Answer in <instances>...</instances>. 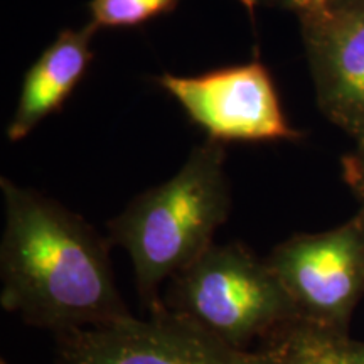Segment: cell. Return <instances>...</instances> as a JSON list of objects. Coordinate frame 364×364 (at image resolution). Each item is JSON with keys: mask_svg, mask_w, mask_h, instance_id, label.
I'll return each instance as SVG.
<instances>
[{"mask_svg": "<svg viewBox=\"0 0 364 364\" xmlns=\"http://www.w3.org/2000/svg\"><path fill=\"white\" fill-rule=\"evenodd\" d=\"M6 230L0 245V304L26 324L71 331L134 316L117 289L110 240L38 191L2 177Z\"/></svg>", "mask_w": 364, "mask_h": 364, "instance_id": "6da1fadb", "label": "cell"}, {"mask_svg": "<svg viewBox=\"0 0 364 364\" xmlns=\"http://www.w3.org/2000/svg\"><path fill=\"white\" fill-rule=\"evenodd\" d=\"M221 142L193 150L177 174L134 199L108 223V240L129 253L145 312L161 307L159 289L198 260L230 215L231 194Z\"/></svg>", "mask_w": 364, "mask_h": 364, "instance_id": "7a4b0ae2", "label": "cell"}, {"mask_svg": "<svg viewBox=\"0 0 364 364\" xmlns=\"http://www.w3.org/2000/svg\"><path fill=\"white\" fill-rule=\"evenodd\" d=\"M169 311L236 349H248L297 318L275 272L243 243H213L171 279Z\"/></svg>", "mask_w": 364, "mask_h": 364, "instance_id": "3957f363", "label": "cell"}, {"mask_svg": "<svg viewBox=\"0 0 364 364\" xmlns=\"http://www.w3.org/2000/svg\"><path fill=\"white\" fill-rule=\"evenodd\" d=\"M299 321L349 332L364 295V223L358 215L321 233L290 236L267 258Z\"/></svg>", "mask_w": 364, "mask_h": 364, "instance_id": "277c9868", "label": "cell"}, {"mask_svg": "<svg viewBox=\"0 0 364 364\" xmlns=\"http://www.w3.org/2000/svg\"><path fill=\"white\" fill-rule=\"evenodd\" d=\"M54 338L58 364H273L265 349H236L164 304L147 318L130 316Z\"/></svg>", "mask_w": 364, "mask_h": 364, "instance_id": "5b68a950", "label": "cell"}, {"mask_svg": "<svg viewBox=\"0 0 364 364\" xmlns=\"http://www.w3.org/2000/svg\"><path fill=\"white\" fill-rule=\"evenodd\" d=\"M157 83L211 140L267 142L300 136L287 122L270 73L258 59L198 76L162 75Z\"/></svg>", "mask_w": 364, "mask_h": 364, "instance_id": "8992f818", "label": "cell"}, {"mask_svg": "<svg viewBox=\"0 0 364 364\" xmlns=\"http://www.w3.org/2000/svg\"><path fill=\"white\" fill-rule=\"evenodd\" d=\"M302 39L326 118L364 140V0H316L299 12Z\"/></svg>", "mask_w": 364, "mask_h": 364, "instance_id": "52a82bcc", "label": "cell"}, {"mask_svg": "<svg viewBox=\"0 0 364 364\" xmlns=\"http://www.w3.org/2000/svg\"><path fill=\"white\" fill-rule=\"evenodd\" d=\"M98 27L90 22L81 29H66L54 39L27 71L19 103L7 127L11 142L24 140L44 118L63 107L83 80L93 59L91 41Z\"/></svg>", "mask_w": 364, "mask_h": 364, "instance_id": "ba28073f", "label": "cell"}, {"mask_svg": "<svg viewBox=\"0 0 364 364\" xmlns=\"http://www.w3.org/2000/svg\"><path fill=\"white\" fill-rule=\"evenodd\" d=\"M273 364H364V343L349 332L295 321L289 322L260 346Z\"/></svg>", "mask_w": 364, "mask_h": 364, "instance_id": "9c48e42d", "label": "cell"}, {"mask_svg": "<svg viewBox=\"0 0 364 364\" xmlns=\"http://www.w3.org/2000/svg\"><path fill=\"white\" fill-rule=\"evenodd\" d=\"M179 0H91V22L97 27L140 26L172 12Z\"/></svg>", "mask_w": 364, "mask_h": 364, "instance_id": "30bf717a", "label": "cell"}, {"mask_svg": "<svg viewBox=\"0 0 364 364\" xmlns=\"http://www.w3.org/2000/svg\"><path fill=\"white\" fill-rule=\"evenodd\" d=\"M343 177L359 204L356 215L364 223V140L343 157Z\"/></svg>", "mask_w": 364, "mask_h": 364, "instance_id": "8fae6325", "label": "cell"}, {"mask_svg": "<svg viewBox=\"0 0 364 364\" xmlns=\"http://www.w3.org/2000/svg\"><path fill=\"white\" fill-rule=\"evenodd\" d=\"M245 7H248L250 11L258 6V4H272V6H280L285 9H292L295 12L304 11V9L311 6L314 0H240Z\"/></svg>", "mask_w": 364, "mask_h": 364, "instance_id": "7c38bea8", "label": "cell"}, {"mask_svg": "<svg viewBox=\"0 0 364 364\" xmlns=\"http://www.w3.org/2000/svg\"><path fill=\"white\" fill-rule=\"evenodd\" d=\"M0 364H9V363L6 361V359H2V361H0Z\"/></svg>", "mask_w": 364, "mask_h": 364, "instance_id": "4fadbf2b", "label": "cell"}, {"mask_svg": "<svg viewBox=\"0 0 364 364\" xmlns=\"http://www.w3.org/2000/svg\"><path fill=\"white\" fill-rule=\"evenodd\" d=\"M314 2H316V0H314Z\"/></svg>", "mask_w": 364, "mask_h": 364, "instance_id": "5bb4252c", "label": "cell"}]
</instances>
